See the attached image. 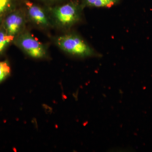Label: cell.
I'll use <instances>...</instances> for the list:
<instances>
[{"instance_id":"cell-2","label":"cell","mask_w":152,"mask_h":152,"mask_svg":"<svg viewBox=\"0 0 152 152\" xmlns=\"http://www.w3.org/2000/svg\"><path fill=\"white\" fill-rule=\"evenodd\" d=\"M82 6L75 2H70L51 9L55 23L60 27L69 28L77 23L82 18Z\"/></svg>"},{"instance_id":"cell-1","label":"cell","mask_w":152,"mask_h":152,"mask_svg":"<svg viewBox=\"0 0 152 152\" xmlns=\"http://www.w3.org/2000/svg\"><path fill=\"white\" fill-rule=\"evenodd\" d=\"M58 46L67 53L76 56H99L97 52L80 35L69 33L58 37L56 40Z\"/></svg>"},{"instance_id":"cell-5","label":"cell","mask_w":152,"mask_h":152,"mask_svg":"<svg viewBox=\"0 0 152 152\" xmlns=\"http://www.w3.org/2000/svg\"><path fill=\"white\" fill-rule=\"evenodd\" d=\"M25 4L28 16L32 21L43 27H48L50 26L48 17L42 8L29 1H26Z\"/></svg>"},{"instance_id":"cell-9","label":"cell","mask_w":152,"mask_h":152,"mask_svg":"<svg viewBox=\"0 0 152 152\" xmlns=\"http://www.w3.org/2000/svg\"><path fill=\"white\" fill-rule=\"evenodd\" d=\"M12 0H0V20L10 9Z\"/></svg>"},{"instance_id":"cell-8","label":"cell","mask_w":152,"mask_h":152,"mask_svg":"<svg viewBox=\"0 0 152 152\" xmlns=\"http://www.w3.org/2000/svg\"><path fill=\"white\" fill-rule=\"evenodd\" d=\"M10 73V68L7 61H0V82L6 78Z\"/></svg>"},{"instance_id":"cell-4","label":"cell","mask_w":152,"mask_h":152,"mask_svg":"<svg viewBox=\"0 0 152 152\" xmlns=\"http://www.w3.org/2000/svg\"><path fill=\"white\" fill-rule=\"evenodd\" d=\"M26 23L24 14L20 11H16L7 16L4 23L3 28L10 35L15 38L22 32Z\"/></svg>"},{"instance_id":"cell-3","label":"cell","mask_w":152,"mask_h":152,"mask_svg":"<svg viewBox=\"0 0 152 152\" xmlns=\"http://www.w3.org/2000/svg\"><path fill=\"white\" fill-rule=\"evenodd\" d=\"M14 42L16 45L32 58H40L46 55L45 46L28 32H22L15 38Z\"/></svg>"},{"instance_id":"cell-6","label":"cell","mask_w":152,"mask_h":152,"mask_svg":"<svg viewBox=\"0 0 152 152\" xmlns=\"http://www.w3.org/2000/svg\"><path fill=\"white\" fill-rule=\"evenodd\" d=\"M120 0H83L82 7L109 8L115 5Z\"/></svg>"},{"instance_id":"cell-7","label":"cell","mask_w":152,"mask_h":152,"mask_svg":"<svg viewBox=\"0 0 152 152\" xmlns=\"http://www.w3.org/2000/svg\"><path fill=\"white\" fill-rule=\"evenodd\" d=\"M15 37L10 35L4 28L0 29V54L2 53L12 42Z\"/></svg>"}]
</instances>
